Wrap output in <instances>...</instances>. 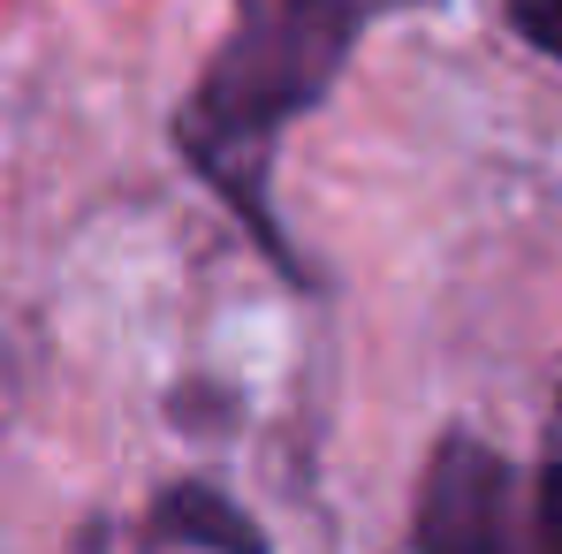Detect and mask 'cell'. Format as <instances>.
<instances>
[{
    "label": "cell",
    "instance_id": "6da1fadb",
    "mask_svg": "<svg viewBox=\"0 0 562 554\" xmlns=\"http://www.w3.org/2000/svg\"><path fill=\"white\" fill-rule=\"evenodd\" d=\"M366 31V0H236L228 38L213 46L205 77L176 106V152L205 176V190L251 228V244L304 289V267L274 221V152L281 129L312 114L342 77L350 46Z\"/></svg>",
    "mask_w": 562,
    "mask_h": 554
},
{
    "label": "cell",
    "instance_id": "3957f363",
    "mask_svg": "<svg viewBox=\"0 0 562 554\" xmlns=\"http://www.w3.org/2000/svg\"><path fill=\"white\" fill-rule=\"evenodd\" d=\"M137 540H145V547H183V540L190 547H205V540H213V547H267V532H259L251 517H236L213 486H168V494L153 501V517L137 524Z\"/></svg>",
    "mask_w": 562,
    "mask_h": 554
},
{
    "label": "cell",
    "instance_id": "277c9868",
    "mask_svg": "<svg viewBox=\"0 0 562 554\" xmlns=\"http://www.w3.org/2000/svg\"><path fill=\"white\" fill-rule=\"evenodd\" d=\"M502 15H509V31L525 46H540V54L562 61V0H502Z\"/></svg>",
    "mask_w": 562,
    "mask_h": 554
},
{
    "label": "cell",
    "instance_id": "5b68a950",
    "mask_svg": "<svg viewBox=\"0 0 562 554\" xmlns=\"http://www.w3.org/2000/svg\"><path fill=\"white\" fill-rule=\"evenodd\" d=\"M532 547H562V456H548L532 494Z\"/></svg>",
    "mask_w": 562,
    "mask_h": 554
},
{
    "label": "cell",
    "instance_id": "7a4b0ae2",
    "mask_svg": "<svg viewBox=\"0 0 562 554\" xmlns=\"http://www.w3.org/2000/svg\"><path fill=\"white\" fill-rule=\"evenodd\" d=\"M517 478L494 449H479L471 433H449L434 463H426V494H418V517H411V540L441 554H494L532 540V524L517 517Z\"/></svg>",
    "mask_w": 562,
    "mask_h": 554
}]
</instances>
